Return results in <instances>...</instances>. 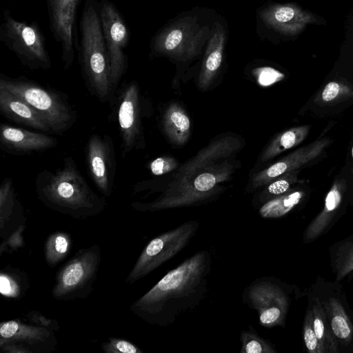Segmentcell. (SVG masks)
Segmentation results:
<instances>
[{"mask_svg":"<svg viewBox=\"0 0 353 353\" xmlns=\"http://www.w3.org/2000/svg\"><path fill=\"white\" fill-rule=\"evenodd\" d=\"M212 267L210 250L194 253L134 301L130 311L152 325L173 324L182 314L195 309L205 297Z\"/></svg>","mask_w":353,"mask_h":353,"instance_id":"obj_1","label":"cell"},{"mask_svg":"<svg viewBox=\"0 0 353 353\" xmlns=\"http://www.w3.org/2000/svg\"><path fill=\"white\" fill-rule=\"evenodd\" d=\"M35 189L46 207L74 219L97 216L107 207L105 199L92 190L71 157L64 158L61 168L39 172Z\"/></svg>","mask_w":353,"mask_h":353,"instance_id":"obj_2","label":"cell"},{"mask_svg":"<svg viewBox=\"0 0 353 353\" xmlns=\"http://www.w3.org/2000/svg\"><path fill=\"white\" fill-rule=\"evenodd\" d=\"M79 60L90 92L103 103L114 105L108 55L97 0H85L80 21Z\"/></svg>","mask_w":353,"mask_h":353,"instance_id":"obj_3","label":"cell"},{"mask_svg":"<svg viewBox=\"0 0 353 353\" xmlns=\"http://www.w3.org/2000/svg\"><path fill=\"white\" fill-rule=\"evenodd\" d=\"M216 163V162H214ZM212 163L199 169L181 182L168 184L155 200L131 203L133 209L141 212H155L201 205L217 194L221 190L219 185L228 181L234 167L227 160L221 163Z\"/></svg>","mask_w":353,"mask_h":353,"instance_id":"obj_4","label":"cell"},{"mask_svg":"<svg viewBox=\"0 0 353 353\" xmlns=\"http://www.w3.org/2000/svg\"><path fill=\"white\" fill-rule=\"evenodd\" d=\"M0 88L25 101L48 125L52 133L61 134L76 122V110L62 92L48 88L23 77L0 74Z\"/></svg>","mask_w":353,"mask_h":353,"instance_id":"obj_5","label":"cell"},{"mask_svg":"<svg viewBox=\"0 0 353 353\" xmlns=\"http://www.w3.org/2000/svg\"><path fill=\"white\" fill-rule=\"evenodd\" d=\"M300 292L296 286L265 276L256 279L244 290L242 301L257 312L262 326L285 327L292 296Z\"/></svg>","mask_w":353,"mask_h":353,"instance_id":"obj_6","label":"cell"},{"mask_svg":"<svg viewBox=\"0 0 353 353\" xmlns=\"http://www.w3.org/2000/svg\"><path fill=\"white\" fill-rule=\"evenodd\" d=\"M101 261L97 245L80 249L57 274L52 297L59 301L83 299L94 289Z\"/></svg>","mask_w":353,"mask_h":353,"instance_id":"obj_7","label":"cell"},{"mask_svg":"<svg viewBox=\"0 0 353 353\" xmlns=\"http://www.w3.org/2000/svg\"><path fill=\"white\" fill-rule=\"evenodd\" d=\"M0 40L30 70H48L52 66L46 39L36 22L16 20L8 10L3 13Z\"/></svg>","mask_w":353,"mask_h":353,"instance_id":"obj_8","label":"cell"},{"mask_svg":"<svg viewBox=\"0 0 353 353\" xmlns=\"http://www.w3.org/2000/svg\"><path fill=\"white\" fill-rule=\"evenodd\" d=\"M308 289L321 304L339 353H353V310L341 281L318 276Z\"/></svg>","mask_w":353,"mask_h":353,"instance_id":"obj_9","label":"cell"},{"mask_svg":"<svg viewBox=\"0 0 353 353\" xmlns=\"http://www.w3.org/2000/svg\"><path fill=\"white\" fill-rule=\"evenodd\" d=\"M199 228L197 221H188L151 240L138 257L125 283L138 281L176 256L188 245Z\"/></svg>","mask_w":353,"mask_h":353,"instance_id":"obj_10","label":"cell"},{"mask_svg":"<svg viewBox=\"0 0 353 353\" xmlns=\"http://www.w3.org/2000/svg\"><path fill=\"white\" fill-rule=\"evenodd\" d=\"M209 34L196 19L185 17L161 31L154 38L152 48L159 54L185 61L197 55Z\"/></svg>","mask_w":353,"mask_h":353,"instance_id":"obj_11","label":"cell"},{"mask_svg":"<svg viewBox=\"0 0 353 353\" xmlns=\"http://www.w3.org/2000/svg\"><path fill=\"white\" fill-rule=\"evenodd\" d=\"M99 14L108 55L112 83L117 92L119 83L128 68L125 49L128 43L129 32L120 12L110 1H100Z\"/></svg>","mask_w":353,"mask_h":353,"instance_id":"obj_12","label":"cell"},{"mask_svg":"<svg viewBox=\"0 0 353 353\" xmlns=\"http://www.w3.org/2000/svg\"><path fill=\"white\" fill-rule=\"evenodd\" d=\"M141 94L135 81L126 83L117 94V119L122 157L144 146L141 123Z\"/></svg>","mask_w":353,"mask_h":353,"instance_id":"obj_13","label":"cell"},{"mask_svg":"<svg viewBox=\"0 0 353 353\" xmlns=\"http://www.w3.org/2000/svg\"><path fill=\"white\" fill-rule=\"evenodd\" d=\"M88 173L97 189L105 196L112 195L116 174V155L112 137L92 134L85 145Z\"/></svg>","mask_w":353,"mask_h":353,"instance_id":"obj_14","label":"cell"},{"mask_svg":"<svg viewBox=\"0 0 353 353\" xmlns=\"http://www.w3.org/2000/svg\"><path fill=\"white\" fill-rule=\"evenodd\" d=\"M50 31L59 44L65 70L70 68L75 54V23L81 0H45Z\"/></svg>","mask_w":353,"mask_h":353,"instance_id":"obj_15","label":"cell"},{"mask_svg":"<svg viewBox=\"0 0 353 353\" xmlns=\"http://www.w3.org/2000/svg\"><path fill=\"white\" fill-rule=\"evenodd\" d=\"M7 343H21L32 353H49L56 349L57 341L51 330L11 320L0 324V345Z\"/></svg>","mask_w":353,"mask_h":353,"instance_id":"obj_16","label":"cell"},{"mask_svg":"<svg viewBox=\"0 0 353 353\" xmlns=\"http://www.w3.org/2000/svg\"><path fill=\"white\" fill-rule=\"evenodd\" d=\"M345 192L344 182L336 181L333 183L325 198L323 208L303 232V243H311L326 234L343 215Z\"/></svg>","mask_w":353,"mask_h":353,"instance_id":"obj_17","label":"cell"},{"mask_svg":"<svg viewBox=\"0 0 353 353\" xmlns=\"http://www.w3.org/2000/svg\"><path fill=\"white\" fill-rule=\"evenodd\" d=\"M330 143L327 138L321 139L291 152L255 174L252 177L251 189L259 188L283 174L298 170L319 157Z\"/></svg>","mask_w":353,"mask_h":353,"instance_id":"obj_18","label":"cell"},{"mask_svg":"<svg viewBox=\"0 0 353 353\" xmlns=\"http://www.w3.org/2000/svg\"><path fill=\"white\" fill-rule=\"evenodd\" d=\"M57 139L52 136L14 127L0 125V148L14 155L29 154L55 148Z\"/></svg>","mask_w":353,"mask_h":353,"instance_id":"obj_19","label":"cell"},{"mask_svg":"<svg viewBox=\"0 0 353 353\" xmlns=\"http://www.w3.org/2000/svg\"><path fill=\"white\" fill-rule=\"evenodd\" d=\"M240 141L232 135H225L210 142L201 150L195 157L182 165L168 184H174L185 179L193 173L216 161L228 157L241 148Z\"/></svg>","mask_w":353,"mask_h":353,"instance_id":"obj_20","label":"cell"},{"mask_svg":"<svg viewBox=\"0 0 353 353\" xmlns=\"http://www.w3.org/2000/svg\"><path fill=\"white\" fill-rule=\"evenodd\" d=\"M263 22L270 28L285 35H296L316 19L310 12L293 4L271 6L260 13Z\"/></svg>","mask_w":353,"mask_h":353,"instance_id":"obj_21","label":"cell"},{"mask_svg":"<svg viewBox=\"0 0 353 353\" xmlns=\"http://www.w3.org/2000/svg\"><path fill=\"white\" fill-rule=\"evenodd\" d=\"M0 112L14 123L51 132L47 123L37 111L23 99L2 88H0Z\"/></svg>","mask_w":353,"mask_h":353,"instance_id":"obj_22","label":"cell"},{"mask_svg":"<svg viewBox=\"0 0 353 353\" xmlns=\"http://www.w3.org/2000/svg\"><path fill=\"white\" fill-rule=\"evenodd\" d=\"M26 222L21 203L17 198L12 181L5 179L0 188V236L3 239Z\"/></svg>","mask_w":353,"mask_h":353,"instance_id":"obj_23","label":"cell"},{"mask_svg":"<svg viewBox=\"0 0 353 353\" xmlns=\"http://www.w3.org/2000/svg\"><path fill=\"white\" fill-rule=\"evenodd\" d=\"M224 44V30L220 24L215 23L199 77L201 89H207L217 74L223 61Z\"/></svg>","mask_w":353,"mask_h":353,"instance_id":"obj_24","label":"cell"},{"mask_svg":"<svg viewBox=\"0 0 353 353\" xmlns=\"http://www.w3.org/2000/svg\"><path fill=\"white\" fill-rule=\"evenodd\" d=\"M307 308L311 314L312 323L318 340L325 353H339L338 344L335 341L324 310L318 298L307 288Z\"/></svg>","mask_w":353,"mask_h":353,"instance_id":"obj_25","label":"cell"},{"mask_svg":"<svg viewBox=\"0 0 353 353\" xmlns=\"http://www.w3.org/2000/svg\"><path fill=\"white\" fill-rule=\"evenodd\" d=\"M164 132L170 142L183 145L190 134L191 123L185 110L177 103L166 108L163 119Z\"/></svg>","mask_w":353,"mask_h":353,"instance_id":"obj_26","label":"cell"},{"mask_svg":"<svg viewBox=\"0 0 353 353\" xmlns=\"http://www.w3.org/2000/svg\"><path fill=\"white\" fill-rule=\"evenodd\" d=\"M328 252L335 280L341 281L353 271V233L332 244Z\"/></svg>","mask_w":353,"mask_h":353,"instance_id":"obj_27","label":"cell"},{"mask_svg":"<svg viewBox=\"0 0 353 353\" xmlns=\"http://www.w3.org/2000/svg\"><path fill=\"white\" fill-rule=\"evenodd\" d=\"M310 125H301L290 128L276 136L265 148L260 157L263 163L300 144L307 136Z\"/></svg>","mask_w":353,"mask_h":353,"instance_id":"obj_28","label":"cell"},{"mask_svg":"<svg viewBox=\"0 0 353 353\" xmlns=\"http://www.w3.org/2000/svg\"><path fill=\"white\" fill-rule=\"evenodd\" d=\"M305 195V192L301 190H290L263 203L259 208V214L265 219L283 217L298 206L304 199Z\"/></svg>","mask_w":353,"mask_h":353,"instance_id":"obj_29","label":"cell"},{"mask_svg":"<svg viewBox=\"0 0 353 353\" xmlns=\"http://www.w3.org/2000/svg\"><path fill=\"white\" fill-rule=\"evenodd\" d=\"M29 288L28 276L20 270L6 266L0 272V292L6 298L19 299Z\"/></svg>","mask_w":353,"mask_h":353,"instance_id":"obj_30","label":"cell"},{"mask_svg":"<svg viewBox=\"0 0 353 353\" xmlns=\"http://www.w3.org/2000/svg\"><path fill=\"white\" fill-rule=\"evenodd\" d=\"M72 246V239L69 233L57 231L50 234L44 245V256L48 265L56 266L67 256Z\"/></svg>","mask_w":353,"mask_h":353,"instance_id":"obj_31","label":"cell"},{"mask_svg":"<svg viewBox=\"0 0 353 353\" xmlns=\"http://www.w3.org/2000/svg\"><path fill=\"white\" fill-rule=\"evenodd\" d=\"M296 181V170L289 172L274 179L263 186V189L256 196V202L263 205L268 201L286 193L291 190V186Z\"/></svg>","mask_w":353,"mask_h":353,"instance_id":"obj_32","label":"cell"},{"mask_svg":"<svg viewBox=\"0 0 353 353\" xmlns=\"http://www.w3.org/2000/svg\"><path fill=\"white\" fill-rule=\"evenodd\" d=\"M241 353H277L274 345L268 339L259 336L252 326L243 330L240 334Z\"/></svg>","mask_w":353,"mask_h":353,"instance_id":"obj_33","label":"cell"},{"mask_svg":"<svg viewBox=\"0 0 353 353\" xmlns=\"http://www.w3.org/2000/svg\"><path fill=\"white\" fill-rule=\"evenodd\" d=\"M302 334L304 346L307 352L325 353V351L318 340L314 330L312 323L311 314L307 308H306V312L303 319Z\"/></svg>","mask_w":353,"mask_h":353,"instance_id":"obj_34","label":"cell"},{"mask_svg":"<svg viewBox=\"0 0 353 353\" xmlns=\"http://www.w3.org/2000/svg\"><path fill=\"white\" fill-rule=\"evenodd\" d=\"M352 96L353 91L349 85L333 81L324 86L321 92L320 99L323 103H331Z\"/></svg>","mask_w":353,"mask_h":353,"instance_id":"obj_35","label":"cell"},{"mask_svg":"<svg viewBox=\"0 0 353 353\" xmlns=\"http://www.w3.org/2000/svg\"><path fill=\"white\" fill-rule=\"evenodd\" d=\"M101 349L105 353H143L133 343L115 337H109L107 341L101 344Z\"/></svg>","mask_w":353,"mask_h":353,"instance_id":"obj_36","label":"cell"},{"mask_svg":"<svg viewBox=\"0 0 353 353\" xmlns=\"http://www.w3.org/2000/svg\"><path fill=\"white\" fill-rule=\"evenodd\" d=\"M25 223L21 224L8 236L3 239L0 245V255H2L4 252H12L24 247L23 232L26 228Z\"/></svg>","mask_w":353,"mask_h":353,"instance_id":"obj_37","label":"cell"},{"mask_svg":"<svg viewBox=\"0 0 353 353\" xmlns=\"http://www.w3.org/2000/svg\"><path fill=\"white\" fill-rule=\"evenodd\" d=\"M178 165L179 163L174 157L164 156L151 161L149 168L154 175H161L175 170Z\"/></svg>","mask_w":353,"mask_h":353,"instance_id":"obj_38","label":"cell"},{"mask_svg":"<svg viewBox=\"0 0 353 353\" xmlns=\"http://www.w3.org/2000/svg\"><path fill=\"white\" fill-rule=\"evenodd\" d=\"M26 317L31 324L45 327L54 332H58L60 329V325L57 320L47 318L39 312L32 310L26 314Z\"/></svg>","mask_w":353,"mask_h":353,"instance_id":"obj_39","label":"cell"},{"mask_svg":"<svg viewBox=\"0 0 353 353\" xmlns=\"http://www.w3.org/2000/svg\"><path fill=\"white\" fill-rule=\"evenodd\" d=\"M6 353H32V352L21 343H7L0 345Z\"/></svg>","mask_w":353,"mask_h":353,"instance_id":"obj_40","label":"cell"},{"mask_svg":"<svg viewBox=\"0 0 353 353\" xmlns=\"http://www.w3.org/2000/svg\"><path fill=\"white\" fill-rule=\"evenodd\" d=\"M352 159H353V145H352Z\"/></svg>","mask_w":353,"mask_h":353,"instance_id":"obj_41","label":"cell"},{"mask_svg":"<svg viewBox=\"0 0 353 353\" xmlns=\"http://www.w3.org/2000/svg\"><path fill=\"white\" fill-rule=\"evenodd\" d=\"M352 273H353V271L350 274H352Z\"/></svg>","mask_w":353,"mask_h":353,"instance_id":"obj_42","label":"cell"}]
</instances>
